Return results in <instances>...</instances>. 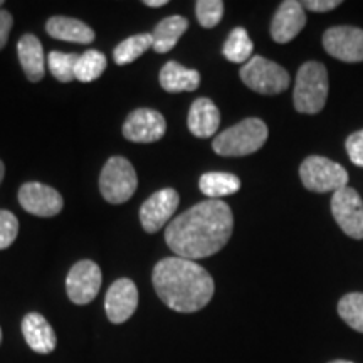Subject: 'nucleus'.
Instances as JSON below:
<instances>
[{"instance_id":"1","label":"nucleus","mask_w":363,"mask_h":363,"mask_svg":"<svg viewBox=\"0 0 363 363\" xmlns=\"http://www.w3.org/2000/svg\"><path fill=\"white\" fill-rule=\"evenodd\" d=\"M234 229L230 207L222 201H203L167 225L165 240L175 256L197 261L214 256L229 242Z\"/></svg>"},{"instance_id":"2","label":"nucleus","mask_w":363,"mask_h":363,"mask_svg":"<svg viewBox=\"0 0 363 363\" xmlns=\"http://www.w3.org/2000/svg\"><path fill=\"white\" fill-rule=\"evenodd\" d=\"M153 288L170 310L195 313L214 296V279L201 264L184 257H165L153 267Z\"/></svg>"},{"instance_id":"3","label":"nucleus","mask_w":363,"mask_h":363,"mask_svg":"<svg viewBox=\"0 0 363 363\" xmlns=\"http://www.w3.org/2000/svg\"><path fill=\"white\" fill-rule=\"evenodd\" d=\"M328 71L325 65L308 61L299 67L294 83V110L305 115H316L325 108L328 99Z\"/></svg>"},{"instance_id":"4","label":"nucleus","mask_w":363,"mask_h":363,"mask_svg":"<svg viewBox=\"0 0 363 363\" xmlns=\"http://www.w3.org/2000/svg\"><path fill=\"white\" fill-rule=\"evenodd\" d=\"M267 126L259 118H246L222 131L212 142V148L222 157H246L262 148L267 142Z\"/></svg>"},{"instance_id":"5","label":"nucleus","mask_w":363,"mask_h":363,"mask_svg":"<svg viewBox=\"0 0 363 363\" xmlns=\"http://www.w3.org/2000/svg\"><path fill=\"white\" fill-rule=\"evenodd\" d=\"M299 177L305 189L316 194H335L348 187V172L340 163L321 155L308 157L299 167Z\"/></svg>"},{"instance_id":"6","label":"nucleus","mask_w":363,"mask_h":363,"mask_svg":"<svg viewBox=\"0 0 363 363\" xmlns=\"http://www.w3.org/2000/svg\"><path fill=\"white\" fill-rule=\"evenodd\" d=\"M240 79L249 89L259 94H279L289 88L291 78L283 66L262 56H254L240 67Z\"/></svg>"},{"instance_id":"7","label":"nucleus","mask_w":363,"mask_h":363,"mask_svg":"<svg viewBox=\"0 0 363 363\" xmlns=\"http://www.w3.org/2000/svg\"><path fill=\"white\" fill-rule=\"evenodd\" d=\"M138 179L133 165L123 157H111L99 175V190L110 203H123L135 194Z\"/></svg>"},{"instance_id":"8","label":"nucleus","mask_w":363,"mask_h":363,"mask_svg":"<svg viewBox=\"0 0 363 363\" xmlns=\"http://www.w3.org/2000/svg\"><path fill=\"white\" fill-rule=\"evenodd\" d=\"M331 216L348 238L363 239V202L355 189L343 187L333 194Z\"/></svg>"},{"instance_id":"9","label":"nucleus","mask_w":363,"mask_h":363,"mask_svg":"<svg viewBox=\"0 0 363 363\" xmlns=\"http://www.w3.org/2000/svg\"><path fill=\"white\" fill-rule=\"evenodd\" d=\"M101 281V269L96 262L89 259L76 262L66 278L67 296L74 305H88L98 296Z\"/></svg>"},{"instance_id":"10","label":"nucleus","mask_w":363,"mask_h":363,"mask_svg":"<svg viewBox=\"0 0 363 363\" xmlns=\"http://www.w3.org/2000/svg\"><path fill=\"white\" fill-rule=\"evenodd\" d=\"M323 48L331 57L343 62H362L363 30L353 26L330 27L323 34Z\"/></svg>"},{"instance_id":"11","label":"nucleus","mask_w":363,"mask_h":363,"mask_svg":"<svg viewBox=\"0 0 363 363\" xmlns=\"http://www.w3.org/2000/svg\"><path fill=\"white\" fill-rule=\"evenodd\" d=\"M180 197L174 189H162L150 195L140 207V222L148 234H155L162 229L179 207Z\"/></svg>"},{"instance_id":"12","label":"nucleus","mask_w":363,"mask_h":363,"mask_svg":"<svg viewBox=\"0 0 363 363\" xmlns=\"http://www.w3.org/2000/svg\"><path fill=\"white\" fill-rule=\"evenodd\" d=\"M19 203L33 216L54 217L62 211L65 201L56 189L39 182H27L19 190Z\"/></svg>"},{"instance_id":"13","label":"nucleus","mask_w":363,"mask_h":363,"mask_svg":"<svg viewBox=\"0 0 363 363\" xmlns=\"http://www.w3.org/2000/svg\"><path fill=\"white\" fill-rule=\"evenodd\" d=\"M167 121L160 113L150 108L131 111L123 125V136L135 143H153L163 138Z\"/></svg>"},{"instance_id":"14","label":"nucleus","mask_w":363,"mask_h":363,"mask_svg":"<svg viewBox=\"0 0 363 363\" xmlns=\"http://www.w3.org/2000/svg\"><path fill=\"white\" fill-rule=\"evenodd\" d=\"M138 306V289L128 278L116 279L108 289L104 298V310L111 323H125L130 320Z\"/></svg>"},{"instance_id":"15","label":"nucleus","mask_w":363,"mask_h":363,"mask_svg":"<svg viewBox=\"0 0 363 363\" xmlns=\"http://www.w3.org/2000/svg\"><path fill=\"white\" fill-rule=\"evenodd\" d=\"M305 7L298 0H284L278 7L271 22V38L274 43L286 44L305 29Z\"/></svg>"},{"instance_id":"16","label":"nucleus","mask_w":363,"mask_h":363,"mask_svg":"<svg viewBox=\"0 0 363 363\" xmlns=\"http://www.w3.org/2000/svg\"><path fill=\"white\" fill-rule=\"evenodd\" d=\"M22 335H24L27 345L35 353L40 355H49L54 352L57 345L56 333L48 320L39 313H29L22 320Z\"/></svg>"},{"instance_id":"17","label":"nucleus","mask_w":363,"mask_h":363,"mask_svg":"<svg viewBox=\"0 0 363 363\" xmlns=\"http://www.w3.org/2000/svg\"><path fill=\"white\" fill-rule=\"evenodd\" d=\"M189 130L197 138H211L220 125V111L208 98L195 99L189 111Z\"/></svg>"},{"instance_id":"18","label":"nucleus","mask_w":363,"mask_h":363,"mask_svg":"<svg viewBox=\"0 0 363 363\" xmlns=\"http://www.w3.org/2000/svg\"><path fill=\"white\" fill-rule=\"evenodd\" d=\"M17 54L27 79L38 83L45 74V56L40 40L33 34L22 35L17 44Z\"/></svg>"},{"instance_id":"19","label":"nucleus","mask_w":363,"mask_h":363,"mask_svg":"<svg viewBox=\"0 0 363 363\" xmlns=\"http://www.w3.org/2000/svg\"><path fill=\"white\" fill-rule=\"evenodd\" d=\"M45 30L54 39L66 40V43L91 44L94 40V30L84 22L71 17H51L45 24Z\"/></svg>"},{"instance_id":"20","label":"nucleus","mask_w":363,"mask_h":363,"mask_svg":"<svg viewBox=\"0 0 363 363\" xmlns=\"http://www.w3.org/2000/svg\"><path fill=\"white\" fill-rule=\"evenodd\" d=\"M160 84L169 93H184V91H195L201 84V74L199 71L189 69V67L170 61L162 67Z\"/></svg>"},{"instance_id":"21","label":"nucleus","mask_w":363,"mask_h":363,"mask_svg":"<svg viewBox=\"0 0 363 363\" xmlns=\"http://www.w3.org/2000/svg\"><path fill=\"white\" fill-rule=\"evenodd\" d=\"M189 27V21L185 17L172 16L163 19L160 24H157L155 30H153V49L158 54H165L172 51L179 43L182 35L185 34Z\"/></svg>"},{"instance_id":"22","label":"nucleus","mask_w":363,"mask_h":363,"mask_svg":"<svg viewBox=\"0 0 363 363\" xmlns=\"http://www.w3.org/2000/svg\"><path fill=\"white\" fill-rule=\"evenodd\" d=\"M199 189L212 201H220V197L239 192L240 180L227 172H207L199 180Z\"/></svg>"},{"instance_id":"23","label":"nucleus","mask_w":363,"mask_h":363,"mask_svg":"<svg viewBox=\"0 0 363 363\" xmlns=\"http://www.w3.org/2000/svg\"><path fill=\"white\" fill-rule=\"evenodd\" d=\"M254 44L251 38H249L247 30L244 27H235L233 33L227 38L222 54H224L227 61L230 62H247L252 56Z\"/></svg>"},{"instance_id":"24","label":"nucleus","mask_w":363,"mask_h":363,"mask_svg":"<svg viewBox=\"0 0 363 363\" xmlns=\"http://www.w3.org/2000/svg\"><path fill=\"white\" fill-rule=\"evenodd\" d=\"M150 48H153L152 34H136L118 44L113 51V57H115L116 65L125 66L143 56Z\"/></svg>"},{"instance_id":"25","label":"nucleus","mask_w":363,"mask_h":363,"mask_svg":"<svg viewBox=\"0 0 363 363\" xmlns=\"http://www.w3.org/2000/svg\"><path fill=\"white\" fill-rule=\"evenodd\" d=\"M106 56L96 49H89V51L83 52L78 59V65H76V79L81 83H91V81L98 79L106 69Z\"/></svg>"},{"instance_id":"26","label":"nucleus","mask_w":363,"mask_h":363,"mask_svg":"<svg viewBox=\"0 0 363 363\" xmlns=\"http://www.w3.org/2000/svg\"><path fill=\"white\" fill-rule=\"evenodd\" d=\"M338 315L350 328L363 333V293H348L340 299Z\"/></svg>"},{"instance_id":"27","label":"nucleus","mask_w":363,"mask_h":363,"mask_svg":"<svg viewBox=\"0 0 363 363\" xmlns=\"http://www.w3.org/2000/svg\"><path fill=\"white\" fill-rule=\"evenodd\" d=\"M78 54H67V52H59L52 51L49 52L48 65L51 69L52 76L61 83H71L72 79H76L74 71L76 65H78Z\"/></svg>"},{"instance_id":"28","label":"nucleus","mask_w":363,"mask_h":363,"mask_svg":"<svg viewBox=\"0 0 363 363\" xmlns=\"http://www.w3.org/2000/svg\"><path fill=\"white\" fill-rule=\"evenodd\" d=\"M199 24L206 29H212L222 21L224 16V2L222 0H199L195 4Z\"/></svg>"},{"instance_id":"29","label":"nucleus","mask_w":363,"mask_h":363,"mask_svg":"<svg viewBox=\"0 0 363 363\" xmlns=\"http://www.w3.org/2000/svg\"><path fill=\"white\" fill-rule=\"evenodd\" d=\"M19 234V220L9 211H0V249L12 246Z\"/></svg>"},{"instance_id":"30","label":"nucleus","mask_w":363,"mask_h":363,"mask_svg":"<svg viewBox=\"0 0 363 363\" xmlns=\"http://www.w3.org/2000/svg\"><path fill=\"white\" fill-rule=\"evenodd\" d=\"M345 147H347L350 160L357 167H363V130L355 131V133L348 136L347 142H345Z\"/></svg>"},{"instance_id":"31","label":"nucleus","mask_w":363,"mask_h":363,"mask_svg":"<svg viewBox=\"0 0 363 363\" xmlns=\"http://www.w3.org/2000/svg\"><path fill=\"white\" fill-rule=\"evenodd\" d=\"M338 6H342L340 0H306V2H303V7L310 12H330Z\"/></svg>"},{"instance_id":"32","label":"nucleus","mask_w":363,"mask_h":363,"mask_svg":"<svg viewBox=\"0 0 363 363\" xmlns=\"http://www.w3.org/2000/svg\"><path fill=\"white\" fill-rule=\"evenodd\" d=\"M12 16L4 9H0V49L6 48L9 40V33L12 29Z\"/></svg>"},{"instance_id":"33","label":"nucleus","mask_w":363,"mask_h":363,"mask_svg":"<svg viewBox=\"0 0 363 363\" xmlns=\"http://www.w3.org/2000/svg\"><path fill=\"white\" fill-rule=\"evenodd\" d=\"M143 4L147 7H163L169 4V0H145Z\"/></svg>"},{"instance_id":"34","label":"nucleus","mask_w":363,"mask_h":363,"mask_svg":"<svg viewBox=\"0 0 363 363\" xmlns=\"http://www.w3.org/2000/svg\"><path fill=\"white\" fill-rule=\"evenodd\" d=\"M4 174H6V167H4V162L0 160V184H2L4 180Z\"/></svg>"},{"instance_id":"35","label":"nucleus","mask_w":363,"mask_h":363,"mask_svg":"<svg viewBox=\"0 0 363 363\" xmlns=\"http://www.w3.org/2000/svg\"><path fill=\"white\" fill-rule=\"evenodd\" d=\"M330 363H353V362H348V360H333V362H330Z\"/></svg>"},{"instance_id":"36","label":"nucleus","mask_w":363,"mask_h":363,"mask_svg":"<svg viewBox=\"0 0 363 363\" xmlns=\"http://www.w3.org/2000/svg\"><path fill=\"white\" fill-rule=\"evenodd\" d=\"M0 343H2V330H0Z\"/></svg>"},{"instance_id":"37","label":"nucleus","mask_w":363,"mask_h":363,"mask_svg":"<svg viewBox=\"0 0 363 363\" xmlns=\"http://www.w3.org/2000/svg\"><path fill=\"white\" fill-rule=\"evenodd\" d=\"M4 6V0H0V7H2Z\"/></svg>"}]
</instances>
